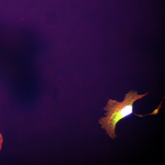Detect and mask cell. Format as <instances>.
Instances as JSON below:
<instances>
[{"instance_id": "obj_1", "label": "cell", "mask_w": 165, "mask_h": 165, "mask_svg": "<svg viewBox=\"0 0 165 165\" xmlns=\"http://www.w3.org/2000/svg\"><path fill=\"white\" fill-rule=\"evenodd\" d=\"M148 93L139 94L137 91L132 90L125 94L121 101L108 100L103 108L104 110L106 111L105 113V116L100 118L98 122L101 127L105 130L106 134L111 138L114 139L117 137L115 130L118 122L133 113L134 102L141 99Z\"/></svg>"}, {"instance_id": "obj_2", "label": "cell", "mask_w": 165, "mask_h": 165, "mask_svg": "<svg viewBox=\"0 0 165 165\" xmlns=\"http://www.w3.org/2000/svg\"><path fill=\"white\" fill-rule=\"evenodd\" d=\"M3 141V137L1 133H0V152L1 150Z\"/></svg>"}]
</instances>
